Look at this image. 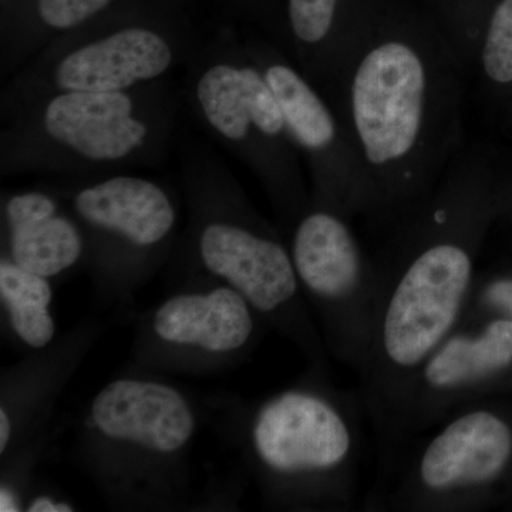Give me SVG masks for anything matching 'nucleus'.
<instances>
[{
    "label": "nucleus",
    "mask_w": 512,
    "mask_h": 512,
    "mask_svg": "<svg viewBox=\"0 0 512 512\" xmlns=\"http://www.w3.org/2000/svg\"><path fill=\"white\" fill-rule=\"evenodd\" d=\"M2 256L45 278L84 265L86 238L50 185L2 197Z\"/></svg>",
    "instance_id": "16"
},
{
    "label": "nucleus",
    "mask_w": 512,
    "mask_h": 512,
    "mask_svg": "<svg viewBox=\"0 0 512 512\" xmlns=\"http://www.w3.org/2000/svg\"><path fill=\"white\" fill-rule=\"evenodd\" d=\"M180 87L184 110L251 171L288 231L311 204L308 177L278 100L244 42L222 35L200 43Z\"/></svg>",
    "instance_id": "7"
},
{
    "label": "nucleus",
    "mask_w": 512,
    "mask_h": 512,
    "mask_svg": "<svg viewBox=\"0 0 512 512\" xmlns=\"http://www.w3.org/2000/svg\"><path fill=\"white\" fill-rule=\"evenodd\" d=\"M114 0H33L22 18L3 25L0 40V80L8 82L60 37L82 28L113 5Z\"/></svg>",
    "instance_id": "18"
},
{
    "label": "nucleus",
    "mask_w": 512,
    "mask_h": 512,
    "mask_svg": "<svg viewBox=\"0 0 512 512\" xmlns=\"http://www.w3.org/2000/svg\"><path fill=\"white\" fill-rule=\"evenodd\" d=\"M357 394L308 369L302 380L256 404L227 403L228 437L266 507L350 511L357 498L362 424Z\"/></svg>",
    "instance_id": "4"
},
{
    "label": "nucleus",
    "mask_w": 512,
    "mask_h": 512,
    "mask_svg": "<svg viewBox=\"0 0 512 512\" xmlns=\"http://www.w3.org/2000/svg\"><path fill=\"white\" fill-rule=\"evenodd\" d=\"M488 211L480 171L460 158L376 262L375 332L360 399L387 439L414 373L463 319Z\"/></svg>",
    "instance_id": "2"
},
{
    "label": "nucleus",
    "mask_w": 512,
    "mask_h": 512,
    "mask_svg": "<svg viewBox=\"0 0 512 512\" xmlns=\"http://www.w3.org/2000/svg\"><path fill=\"white\" fill-rule=\"evenodd\" d=\"M26 512H73L76 505L64 500L60 495L50 493L30 494L25 507Z\"/></svg>",
    "instance_id": "23"
},
{
    "label": "nucleus",
    "mask_w": 512,
    "mask_h": 512,
    "mask_svg": "<svg viewBox=\"0 0 512 512\" xmlns=\"http://www.w3.org/2000/svg\"><path fill=\"white\" fill-rule=\"evenodd\" d=\"M50 431L52 423L0 457V512L25 511L32 494L33 473L49 444Z\"/></svg>",
    "instance_id": "20"
},
{
    "label": "nucleus",
    "mask_w": 512,
    "mask_h": 512,
    "mask_svg": "<svg viewBox=\"0 0 512 512\" xmlns=\"http://www.w3.org/2000/svg\"><path fill=\"white\" fill-rule=\"evenodd\" d=\"M508 318L512 320V276L474 282L463 319Z\"/></svg>",
    "instance_id": "22"
},
{
    "label": "nucleus",
    "mask_w": 512,
    "mask_h": 512,
    "mask_svg": "<svg viewBox=\"0 0 512 512\" xmlns=\"http://www.w3.org/2000/svg\"><path fill=\"white\" fill-rule=\"evenodd\" d=\"M466 67L440 30L365 23L325 93L375 195L407 215L434 190L463 136Z\"/></svg>",
    "instance_id": "1"
},
{
    "label": "nucleus",
    "mask_w": 512,
    "mask_h": 512,
    "mask_svg": "<svg viewBox=\"0 0 512 512\" xmlns=\"http://www.w3.org/2000/svg\"><path fill=\"white\" fill-rule=\"evenodd\" d=\"M476 59L488 82L512 84V0H500L490 13Z\"/></svg>",
    "instance_id": "21"
},
{
    "label": "nucleus",
    "mask_w": 512,
    "mask_h": 512,
    "mask_svg": "<svg viewBox=\"0 0 512 512\" xmlns=\"http://www.w3.org/2000/svg\"><path fill=\"white\" fill-rule=\"evenodd\" d=\"M141 316L130 360L140 372L204 376L244 362L269 328L231 286L195 275Z\"/></svg>",
    "instance_id": "11"
},
{
    "label": "nucleus",
    "mask_w": 512,
    "mask_h": 512,
    "mask_svg": "<svg viewBox=\"0 0 512 512\" xmlns=\"http://www.w3.org/2000/svg\"><path fill=\"white\" fill-rule=\"evenodd\" d=\"M109 15L50 43L2 84V124L55 94L121 92L167 79L200 46L178 23Z\"/></svg>",
    "instance_id": "8"
},
{
    "label": "nucleus",
    "mask_w": 512,
    "mask_h": 512,
    "mask_svg": "<svg viewBox=\"0 0 512 512\" xmlns=\"http://www.w3.org/2000/svg\"><path fill=\"white\" fill-rule=\"evenodd\" d=\"M52 279L0 258V305L12 335L26 348H46L57 338Z\"/></svg>",
    "instance_id": "19"
},
{
    "label": "nucleus",
    "mask_w": 512,
    "mask_h": 512,
    "mask_svg": "<svg viewBox=\"0 0 512 512\" xmlns=\"http://www.w3.org/2000/svg\"><path fill=\"white\" fill-rule=\"evenodd\" d=\"M245 49L274 92L298 148L313 204L346 217L377 215L375 195L332 104L272 42L248 39Z\"/></svg>",
    "instance_id": "13"
},
{
    "label": "nucleus",
    "mask_w": 512,
    "mask_h": 512,
    "mask_svg": "<svg viewBox=\"0 0 512 512\" xmlns=\"http://www.w3.org/2000/svg\"><path fill=\"white\" fill-rule=\"evenodd\" d=\"M512 467V424L498 410L470 403L441 421L424 441L389 497V508L412 512L477 510Z\"/></svg>",
    "instance_id": "12"
},
{
    "label": "nucleus",
    "mask_w": 512,
    "mask_h": 512,
    "mask_svg": "<svg viewBox=\"0 0 512 512\" xmlns=\"http://www.w3.org/2000/svg\"><path fill=\"white\" fill-rule=\"evenodd\" d=\"M350 222L342 212L311 201L285 234L326 350L360 372L372 348L379 275Z\"/></svg>",
    "instance_id": "10"
},
{
    "label": "nucleus",
    "mask_w": 512,
    "mask_h": 512,
    "mask_svg": "<svg viewBox=\"0 0 512 512\" xmlns=\"http://www.w3.org/2000/svg\"><path fill=\"white\" fill-rule=\"evenodd\" d=\"M184 111L173 77L121 92L37 101L0 131V174L103 177L160 164Z\"/></svg>",
    "instance_id": "5"
},
{
    "label": "nucleus",
    "mask_w": 512,
    "mask_h": 512,
    "mask_svg": "<svg viewBox=\"0 0 512 512\" xmlns=\"http://www.w3.org/2000/svg\"><path fill=\"white\" fill-rule=\"evenodd\" d=\"M200 416L190 397L134 369L94 394L74 440V460L120 510L185 507Z\"/></svg>",
    "instance_id": "6"
},
{
    "label": "nucleus",
    "mask_w": 512,
    "mask_h": 512,
    "mask_svg": "<svg viewBox=\"0 0 512 512\" xmlns=\"http://www.w3.org/2000/svg\"><path fill=\"white\" fill-rule=\"evenodd\" d=\"M512 373V320H461L410 380L389 439L440 424Z\"/></svg>",
    "instance_id": "14"
},
{
    "label": "nucleus",
    "mask_w": 512,
    "mask_h": 512,
    "mask_svg": "<svg viewBox=\"0 0 512 512\" xmlns=\"http://www.w3.org/2000/svg\"><path fill=\"white\" fill-rule=\"evenodd\" d=\"M97 316L77 322L46 348L0 375V457L52 423L57 399L106 332Z\"/></svg>",
    "instance_id": "15"
},
{
    "label": "nucleus",
    "mask_w": 512,
    "mask_h": 512,
    "mask_svg": "<svg viewBox=\"0 0 512 512\" xmlns=\"http://www.w3.org/2000/svg\"><path fill=\"white\" fill-rule=\"evenodd\" d=\"M86 238L84 266L106 308L130 302L173 254L178 202L167 185L117 173L50 185Z\"/></svg>",
    "instance_id": "9"
},
{
    "label": "nucleus",
    "mask_w": 512,
    "mask_h": 512,
    "mask_svg": "<svg viewBox=\"0 0 512 512\" xmlns=\"http://www.w3.org/2000/svg\"><path fill=\"white\" fill-rule=\"evenodd\" d=\"M181 183L188 220L181 255L195 272L241 293L269 328L328 373V350L296 278L288 241L262 217L220 156L207 144H185Z\"/></svg>",
    "instance_id": "3"
},
{
    "label": "nucleus",
    "mask_w": 512,
    "mask_h": 512,
    "mask_svg": "<svg viewBox=\"0 0 512 512\" xmlns=\"http://www.w3.org/2000/svg\"><path fill=\"white\" fill-rule=\"evenodd\" d=\"M340 5L342 0H286L282 50L323 94L355 40L340 20Z\"/></svg>",
    "instance_id": "17"
}]
</instances>
